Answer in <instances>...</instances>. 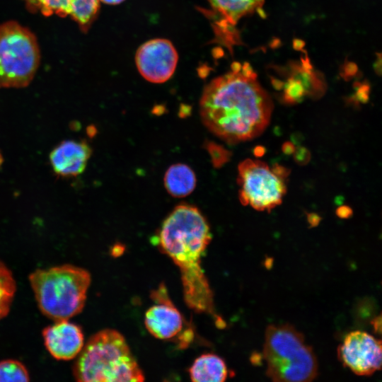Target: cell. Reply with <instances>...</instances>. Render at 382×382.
Here are the masks:
<instances>
[{
    "label": "cell",
    "mask_w": 382,
    "mask_h": 382,
    "mask_svg": "<svg viewBox=\"0 0 382 382\" xmlns=\"http://www.w3.org/2000/svg\"><path fill=\"white\" fill-rule=\"evenodd\" d=\"M249 64L235 62L214 79L200 98L201 119L214 134L229 144L253 139L270 122L273 105Z\"/></svg>",
    "instance_id": "1"
},
{
    "label": "cell",
    "mask_w": 382,
    "mask_h": 382,
    "mask_svg": "<svg viewBox=\"0 0 382 382\" xmlns=\"http://www.w3.org/2000/svg\"><path fill=\"white\" fill-rule=\"evenodd\" d=\"M212 240L209 224L195 207L183 204L163 221L158 242L178 267L187 306L197 313L216 316L213 292L201 266Z\"/></svg>",
    "instance_id": "2"
},
{
    "label": "cell",
    "mask_w": 382,
    "mask_h": 382,
    "mask_svg": "<svg viewBox=\"0 0 382 382\" xmlns=\"http://www.w3.org/2000/svg\"><path fill=\"white\" fill-rule=\"evenodd\" d=\"M73 367L81 382H138L144 375L123 335L112 329L96 332L83 345Z\"/></svg>",
    "instance_id": "3"
},
{
    "label": "cell",
    "mask_w": 382,
    "mask_h": 382,
    "mask_svg": "<svg viewBox=\"0 0 382 382\" xmlns=\"http://www.w3.org/2000/svg\"><path fill=\"white\" fill-rule=\"evenodd\" d=\"M29 280L42 313L57 321L68 320L83 310L91 279L83 268L62 265L36 270Z\"/></svg>",
    "instance_id": "4"
},
{
    "label": "cell",
    "mask_w": 382,
    "mask_h": 382,
    "mask_svg": "<svg viewBox=\"0 0 382 382\" xmlns=\"http://www.w3.org/2000/svg\"><path fill=\"white\" fill-rule=\"evenodd\" d=\"M263 358L266 375L275 382H308L318 374L312 347L289 324L269 325L265 332Z\"/></svg>",
    "instance_id": "5"
},
{
    "label": "cell",
    "mask_w": 382,
    "mask_h": 382,
    "mask_svg": "<svg viewBox=\"0 0 382 382\" xmlns=\"http://www.w3.org/2000/svg\"><path fill=\"white\" fill-rule=\"evenodd\" d=\"M35 35L15 21L0 25V88H22L33 79L40 64Z\"/></svg>",
    "instance_id": "6"
},
{
    "label": "cell",
    "mask_w": 382,
    "mask_h": 382,
    "mask_svg": "<svg viewBox=\"0 0 382 382\" xmlns=\"http://www.w3.org/2000/svg\"><path fill=\"white\" fill-rule=\"evenodd\" d=\"M238 183L241 203L260 212H270L279 205L286 192L284 179L260 161L248 158L240 163Z\"/></svg>",
    "instance_id": "7"
},
{
    "label": "cell",
    "mask_w": 382,
    "mask_h": 382,
    "mask_svg": "<svg viewBox=\"0 0 382 382\" xmlns=\"http://www.w3.org/2000/svg\"><path fill=\"white\" fill-rule=\"evenodd\" d=\"M342 364L358 376H371L381 368V340L366 332L348 333L337 348Z\"/></svg>",
    "instance_id": "8"
},
{
    "label": "cell",
    "mask_w": 382,
    "mask_h": 382,
    "mask_svg": "<svg viewBox=\"0 0 382 382\" xmlns=\"http://www.w3.org/2000/svg\"><path fill=\"white\" fill-rule=\"evenodd\" d=\"M178 52L168 40L156 38L142 44L137 51L135 62L140 74L148 81L161 83L175 72Z\"/></svg>",
    "instance_id": "9"
},
{
    "label": "cell",
    "mask_w": 382,
    "mask_h": 382,
    "mask_svg": "<svg viewBox=\"0 0 382 382\" xmlns=\"http://www.w3.org/2000/svg\"><path fill=\"white\" fill-rule=\"evenodd\" d=\"M151 297L156 304L150 307L145 313L146 329L158 339L167 340L175 337L183 328V317L168 296L166 287L161 286Z\"/></svg>",
    "instance_id": "10"
},
{
    "label": "cell",
    "mask_w": 382,
    "mask_h": 382,
    "mask_svg": "<svg viewBox=\"0 0 382 382\" xmlns=\"http://www.w3.org/2000/svg\"><path fill=\"white\" fill-rule=\"evenodd\" d=\"M45 347L50 354L59 360L75 358L83 346L81 328L68 320H57L42 331Z\"/></svg>",
    "instance_id": "11"
},
{
    "label": "cell",
    "mask_w": 382,
    "mask_h": 382,
    "mask_svg": "<svg viewBox=\"0 0 382 382\" xmlns=\"http://www.w3.org/2000/svg\"><path fill=\"white\" fill-rule=\"evenodd\" d=\"M91 151L85 141L64 140L50 152V163L59 176H77L85 170Z\"/></svg>",
    "instance_id": "12"
},
{
    "label": "cell",
    "mask_w": 382,
    "mask_h": 382,
    "mask_svg": "<svg viewBox=\"0 0 382 382\" xmlns=\"http://www.w3.org/2000/svg\"><path fill=\"white\" fill-rule=\"evenodd\" d=\"M42 14L70 16L85 31L95 20L100 8V0H37Z\"/></svg>",
    "instance_id": "13"
},
{
    "label": "cell",
    "mask_w": 382,
    "mask_h": 382,
    "mask_svg": "<svg viewBox=\"0 0 382 382\" xmlns=\"http://www.w3.org/2000/svg\"><path fill=\"white\" fill-rule=\"evenodd\" d=\"M189 373L194 382H222L228 376V369L220 357L204 354L194 361Z\"/></svg>",
    "instance_id": "14"
},
{
    "label": "cell",
    "mask_w": 382,
    "mask_h": 382,
    "mask_svg": "<svg viewBox=\"0 0 382 382\" xmlns=\"http://www.w3.org/2000/svg\"><path fill=\"white\" fill-rule=\"evenodd\" d=\"M164 185L168 192L173 197L189 195L196 186L195 173L185 164H173L165 173Z\"/></svg>",
    "instance_id": "15"
},
{
    "label": "cell",
    "mask_w": 382,
    "mask_h": 382,
    "mask_svg": "<svg viewBox=\"0 0 382 382\" xmlns=\"http://www.w3.org/2000/svg\"><path fill=\"white\" fill-rule=\"evenodd\" d=\"M212 8L224 18L225 25H234L243 16L260 8L264 0H207Z\"/></svg>",
    "instance_id": "16"
},
{
    "label": "cell",
    "mask_w": 382,
    "mask_h": 382,
    "mask_svg": "<svg viewBox=\"0 0 382 382\" xmlns=\"http://www.w3.org/2000/svg\"><path fill=\"white\" fill-rule=\"evenodd\" d=\"M16 292V282L11 272L0 262V320L8 313Z\"/></svg>",
    "instance_id": "17"
},
{
    "label": "cell",
    "mask_w": 382,
    "mask_h": 382,
    "mask_svg": "<svg viewBox=\"0 0 382 382\" xmlns=\"http://www.w3.org/2000/svg\"><path fill=\"white\" fill-rule=\"evenodd\" d=\"M26 367L20 361L6 359L0 361V381H28Z\"/></svg>",
    "instance_id": "18"
},
{
    "label": "cell",
    "mask_w": 382,
    "mask_h": 382,
    "mask_svg": "<svg viewBox=\"0 0 382 382\" xmlns=\"http://www.w3.org/2000/svg\"><path fill=\"white\" fill-rule=\"evenodd\" d=\"M306 95L302 83L296 78H291L284 86L283 99L287 104L301 102Z\"/></svg>",
    "instance_id": "19"
},
{
    "label": "cell",
    "mask_w": 382,
    "mask_h": 382,
    "mask_svg": "<svg viewBox=\"0 0 382 382\" xmlns=\"http://www.w3.org/2000/svg\"><path fill=\"white\" fill-rule=\"evenodd\" d=\"M212 154L216 166H222L229 160L231 154L224 148L214 145L212 147Z\"/></svg>",
    "instance_id": "20"
},
{
    "label": "cell",
    "mask_w": 382,
    "mask_h": 382,
    "mask_svg": "<svg viewBox=\"0 0 382 382\" xmlns=\"http://www.w3.org/2000/svg\"><path fill=\"white\" fill-rule=\"evenodd\" d=\"M293 155L295 162L300 166H305L308 163L311 157L310 151L302 146L296 148Z\"/></svg>",
    "instance_id": "21"
},
{
    "label": "cell",
    "mask_w": 382,
    "mask_h": 382,
    "mask_svg": "<svg viewBox=\"0 0 382 382\" xmlns=\"http://www.w3.org/2000/svg\"><path fill=\"white\" fill-rule=\"evenodd\" d=\"M369 88L364 85L359 87L354 98L357 103H366L369 100Z\"/></svg>",
    "instance_id": "22"
},
{
    "label": "cell",
    "mask_w": 382,
    "mask_h": 382,
    "mask_svg": "<svg viewBox=\"0 0 382 382\" xmlns=\"http://www.w3.org/2000/svg\"><path fill=\"white\" fill-rule=\"evenodd\" d=\"M353 214L352 208L347 205L340 206L336 209V215L341 219H348Z\"/></svg>",
    "instance_id": "23"
},
{
    "label": "cell",
    "mask_w": 382,
    "mask_h": 382,
    "mask_svg": "<svg viewBox=\"0 0 382 382\" xmlns=\"http://www.w3.org/2000/svg\"><path fill=\"white\" fill-rule=\"evenodd\" d=\"M271 169L274 174L284 180L290 173L289 169L277 163H275Z\"/></svg>",
    "instance_id": "24"
},
{
    "label": "cell",
    "mask_w": 382,
    "mask_h": 382,
    "mask_svg": "<svg viewBox=\"0 0 382 382\" xmlns=\"http://www.w3.org/2000/svg\"><path fill=\"white\" fill-rule=\"evenodd\" d=\"M306 217L307 221L311 227L318 226L321 219L320 216L315 212L307 213Z\"/></svg>",
    "instance_id": "25"
},
{
    "label": "cell",
    "mask_w": 382,
    "mask_h": 382,
    "mask_svg": "<svg viewBox=\"0 0 382 382\" xmlns=\"http://www.w3.org/2000/svg\"><path fill=\"white\" fill-rule=\"evenodd\" d=\"M296 147L291 141H286L282 146V151L287 156L292 155Z\"/></svg>",
    "instance_id": "26"
},
{
    "label": "cell",
    "mask_w": 382,
    "mask_h": 382,
    "mask_svg": "<svg viewBox=\"0 0 382 382\" xmlns=\"http://www.w3.org/2000/svg\"><path fill=\"white\" fill-rule=\"evenodd\" d=\"M253 152L255 156L261 157L265 155L266 149L263 146L258 145L253 149Z\"/></svg>",
    "instance_id": "27"
},
{
    "label": "cell",
    "mask_w": 382,
    "mask_h": 382,
    "mask_svg": "<svg viewBox=\"0 0 382 382\" xmlns=\"http://www.w3.org/2000/svg\"><path fill=\"white\" fill-rule=\"evenodd\" d=\"M373 326L374 328V330L376 332L379 333L381 332V316H378V317L374 319Z\"/></svg>",
    "instance_id": "28"
},
{
    "label": "cell",
    "mask_w": 382,
    "mask_h": 382,
    "mask_svg": "<svg viewBox=\"0 0 382 382\" xmlns=\"http://www.w3.org/2000/svg\"><path fill=\"white\" fill-rule=\"evenodd\" d=\"M125 0H100V1H102L103 3H105L107 4H110V5H116V4H119L122 2H123Z\"/></svg>",
    "instance_id": "29"
},
{
    "label": "cell",
    "mask_w": 382,
    "mask_h": 382,
    "mask_svg": "<svg viewBox=\"0 0 382 382\" xmlns=\"http://www.w3.org/2000/svg\"><path fill=\"white\" fill-rule=\"evenodd\" d=\"M32 1H35H35H37V0H32Z\"/></svg>",
    "instance_id": "30"
}]
</instances>
